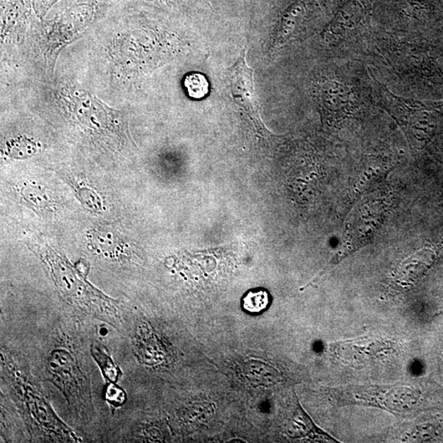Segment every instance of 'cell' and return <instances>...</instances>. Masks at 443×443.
Listing matches in <instances>:
<instances>
[{
  "mask_svg": "<svg viewBox=\"0 0 443 443\" xmlns=\"http://www.w3.org/2000/svg\"><path fill=\"white\" fill-rule=\"evenodd\" d=\"M228 78L235 103L245 112L257 129H263L264 126L259 119L256 106L254 70L247 64L245 49L242 51L241 57L235 64L228 69Z\"/></svg>",
  "mask_w": 443,
  "mask_h": 443,
  "instance_id": "6da1fadb",
  "label": "cell"
},
{
  "mask_svg": "<svg viewBox=\"0 0 443 443\" xmlns=\"http://www.w3.org/2000/svg\"><path fill=\"white\" fill-rule=\"evenodd\" d=\"M183 85L190 98L201 100L210 93V83L206 76L200 73H191L185 76Z\"/></svg>",
  "mask_w": 443,
  "mask_h": 443,
  "instance_id": "7a4b0ae2",
  "label": "cell"
},
{
  "mask_svg": "<svg viewBox=\"0 0 443 443\" xmlns=\"http://www.w3.org/2000/svg\"><path fill=\"white\" fill-rule=\"evenodd\" d=\"M93 355L94 358L98 360L105 378L110 379V382H116L121 371L117 367L110 356L98 346L93 349Z\"/></svg>",
  "mask_w": 443,
  "mask_h": 443,
  "instance_id": "3957f363",
  "label": "cell"
},
{
  "mask_svg": "<svg viewBox=\"0 0 443 443\" xmlns=\"http://www.w3.org/2000/svg\"><path fill=\"white\" fill-rule=\"evenodd\" d=\"M268 305V295L264 290L249 292L243 299V307L249 313H259Z\"/></svg>",
  "mask_w": 443,
  "mask_h": 443,
  "instance_id": "277c9868",
  "label": "cell"
},
{
  "mask_svg": "<svg viewBox=\"0 0 443 443\" xmlns=\"http://www.w3.org/2000/svg\"><path fill=\"white\" fill-rule=\"evenodd\" d=\"M106 399L112 406L119 407L125 403L126 394L119 386L111 384L107 389Z\"/></svg>",
  "mask_w": 443,
  "mask_h": 443,
  "instance_id": "5b68a950",
  "label": "cell"
}]
</instances>
